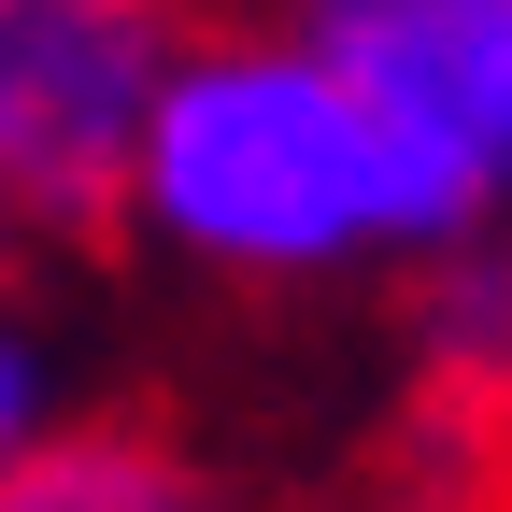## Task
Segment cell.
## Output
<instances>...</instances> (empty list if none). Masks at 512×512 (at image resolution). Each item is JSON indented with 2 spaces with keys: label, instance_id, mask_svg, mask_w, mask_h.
<instances>
[{
  "label": "cell",
  "instance_id": "1",
  "mask_svg": "<svg viewBox=\"0 0 512 512\" xmlns=\"http://www.w3.org/2000/svg\"><path fill=\"white\" fill-rule=\"evenodd\" d=\"M114 214L143 228L171 271L200 285H356V271H413V256L470 242V214L384 143V114L313 57L285 15H228L185 29L171 86L128 143Z\"/></svg>",
  "mask_w": 512,
  "mask_h": 512
},
{
  "label": "cell",
  "instance_id": "6",
  "mask_svg": "<svg viewBox=\"0 0 512 512\" xmlns=\"http://www.w3.org/2000/svg\"><path fill=\"white\" fill-rule=\"evenodd\" d=\"M72 413H86V399H72V370H57V342L0 299V456H29V441L72 427Z\"/></svg>",
  "mask_w": 512,
  "mask_h": 512
},
{
  "label": "cell",
  "instance_id": "7",
  "mask_svg": "<svg viewBox=\"0 0 512 512\" xmlns=\"http://www.w3.org/2000/svg\"><path fill=\"white\" fill-rule=\"evenodd\" d=\"M15 256H29V200H15V171H0V299H15Z\"/></svg>",
  "mask_w": 512,
  "mask_h": 512
},
{
  "label": "cell",
  "instance_id": "4",
  "mask_svg": "<svg viewBox=\"0 0 512 512\" xmlns=\"http://www.w3.org/2000/svg\"><path fill=\"white\" fill-rule=\"evenodd\" d=\"M413 427L512 484V228L413 256Z\"/></svg>",
  "mask_w": 512,
  "mask_h": 512
},
{
  "label": "cell",
  "instance_id": "2",
  "mask_svg": "<svg viewBox=\"0 0 512 512\" xmlns=\"http://www.w3.org/2000/svg\"><path fill=\"white\" fill-rule=\"evenodd\" d=\"M185 29H200L185 0H0V171L29 228L114 214Z\"/></svg>",
  "mask_w": 512,
  "mask_h": 512
},
{
  "label": "cell",
  "instance_id": "3",
  "mask_svg": "<svg viewBox=\"0 0 512 512\" xmlns=\"http://www.w3.org/2000/svg\"><path fill=\"white\" fill-rule=\"evenodd\" d=\"M285 29L384 114L470 228L512 214V0H285Z\"/></svg>",
  "mask_w": 512,
  "mask_h": 512
},
{
  "label": "cell",
  "instance_id": "5",
  "mask_svg": "<svg viewBox=\"0 0 512 512\" xmlns=\"http://www.w3.org/2000/svg\"><path fill=\"white\" fill-rule=\"evenodd\" d=\"M0 512H228V484L143 413H72L29 456H0Z\"/></svg>",
  "mask_w": 512,
  "mask_h": 512
}]
</instances>
